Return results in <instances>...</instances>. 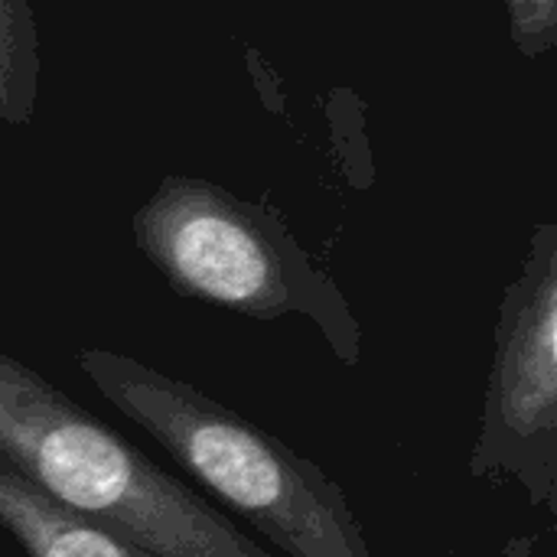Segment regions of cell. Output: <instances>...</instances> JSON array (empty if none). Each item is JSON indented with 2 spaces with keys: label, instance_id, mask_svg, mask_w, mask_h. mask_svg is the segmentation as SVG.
I'll use <instances>...</instances> for the list:
<instances>
[{
  "label": "cell",
  "instance_id": "cell-2",
  "mask_svg": "<svg viewBox=\"0 0 557 557\" xmlns=\"http://www.w3.org/2000/svg\"><path fill=\"white\" fill-rule=\"evenodd\" d=\"M0 463L157 557H277L199 490L0 352Z\"/></svg>",
  "mask_w": 557,
  "mask_h": 557
},
{
  "label": "cell",
  "instance_id": "cell-6",
  "mask_svg": "<svg viewBox=\"0 0 557 557\" xmlns=\"http://www.w3.org/2000/svg\"><path fill=\"white\" fill-rule=\"evenodd\" d=\"M39 95V33L29 0H0V121L26 127Z\"/></svg>",
  "mask_w": 557,
  "mask_h": 557
},
{
  "label": "cell",
  "instance_id": "cell-7",
  "mask_svg": "<svg viewBox=\"0 0 557 557\" xmlns=\"http://www.w3.org/2000/svg\"><path fill=\"white\" fill-rule=\"evenodd\" d=\"M509 10L512 46L525 59H539L557 46V0H503Z\"/></svg>",
  "mask_w": 557,
  "mask_h": 557
},
{
  "label": "cell",
  "instance_id": "cell-4",
  "mask_svg": "<svg viewBox=\"0 0 557 557\" xmlns=\"http://www.w3.org/2000/svg\"><path fill=\"white\" fill-rule=\"evenodd\" d=\"M470 476L557 512V225L539 222L503 290Z\"/></svg>",
  "mask_w": 557,
  "mask_h": 557
},
{
  "label": "cell",
  "instance_id": "cell-5",
  "mask_svg": "<svg viewBox=\"0 0 557 557\" xmlns=\"http://www.w3.org/2000/svg\"><path fill=\"white\" fill-rule=\"evenodd\" d=\"M0 532L23 557H157L52 503L7 463H0Z\"/></svg>",
  "mask_w": 557,
  "mask_h": 557
},
{
  "label": "cell",
  "instance_id": "cell-8",
  "mask_svg": "<svg viewBox=\"0 0 557 557\" xmlns=\"http://www.w3.org/2000/svg\"><path fill=\"white\" fill-rule=\"evenodd\" d=\"M493 557H555L552 532H525L512 535Z\"/></svg>",
  "mask_w": 557,
  "mask_h": 557
},
{
  "label": "cell",
  "instance_id": "cell-1",
  "mask_svg": "<svg viewBox=\"0 0 557 557\" xmlns=\"http://www.w3.org/2000/svg\"><path fill=\"white\" fill-rule=\"evenodd\" d=\"M78 372L277 557H375L346 490L310 457L202 388L117 349H82Z\"/></svg>",
  "mask_w": 557,
  "mask_h": 557
},
{
  "label": "cell",
  "instance_id": "cell-3",
  "mask_svg": "<svg viewBox=\"0 0 557 557\" xmlns=\"http://www.w3.org/2000/svg\"><path fill=\"white\" fill-rule=\"evenodd\" d=\"M137 251L183 297L274 323L307 320L330 352L356 369L362 323L281 212L199 180L166 173L131 219Z\"/></svg>",
  "mask_w": 557,
  "mask_h": 557
}]
</instances>
